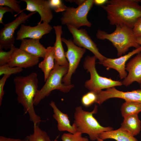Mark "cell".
I'll return each instance as SVG.
<instances>
[{
	"label": "cell",
	"mask_w": 141,
	"mask_h": 141,
	"mask_svg": "<svg viewBox=\"0 0 141 141\" xmlns=\"http://www.w3.org/2000/svg\"><path fill=\"white\" fill-rule=\"evenodd\" d=\"M120 127L133 137L138 135L141 129V122L138 114L129 115L124 118Z\"/></svg>",
	"instance_id": "obj_20"
},
{
	"label": "cell",
	"mask_w": 141,
	"mask_h": 141,
	"mask_svg": "<svg viewBox=\"0 0 141 141\" xmlns=\"http://www.w3.org/2000/svg\"><path fill=\"white\" fill-rule=\"evenodd\" d=\"M39 58L32 56L19 48H16L7 64L11 67L26 68L37 64Z\"/></svg>",
	"instance_id": "obj_15"
},
{
	"label": "cell",
	"mask_w": 141,
	"mask_h": 141,
	"mask_svg": "<svg viewBox=\"0 0 141 141\" xmlns=\"http://www.w3.org/2000/svg\"><path fill=\"white\" fill-rule=\"evenodd\" d=\"M82 134L78 132L74 134L64 133L62 136L61 139L62 141H89L87 138L83 137Z\"/></svg>",
	"instance_id": "obj_26"
},
{
	"label": "cell",
	"mask_w": 141,
	"mask_h": 141,
	"mask_svg": "<svg viewBox=\"0 0 141 141\" xmlns=\"http://www.w3.org/2000/svg\"><path fill=\"white\" fill-rule=\"evenodd\" d=\"M36 12L27 14L24 12L12 21L4 24V27L0 31V49H10L15 43L14 34L15 31L21 24Z\"/></svg>",
	"instance_id": "obj_9"
},
{
	"label": "cell",
	"mask_w": 141,
	"mask_h": 141,
	"mask_svg": "<svg viewBox=\"0 0 141 141\" xmlns=\"http://www.w3.org/2000/svg\"><path fill=\"white\" fill-rule=\"evenodd\" d=\"M96 57L93 56H87L85 58L83 67L90 74V79L85 81V87L90 91L94 92L117 86L122 85V82L113 80L100 76L97 73L95 67Z\"/></svg>",
	"instance_id": "obj_6"
},
{
	"label": "cell",
	"mask_w": 141,
	"mask_h": 141,
	"mask_svg": "<svg viewBox=\"0 0 141 141\" xmlns=\"http://www.w3.org/2000/svg\"><path fill=\"white\" fill-rule=\"evenodd\" d=\"M96 96L95 103L99 105L107 100L112 98L124 99L125 101L134 102L141 103V89L131 91L124 92L119 90L115 87L101 90L95 92Z\"/></svg>",
	"instance_id": "obj_11"
},
{
	"label": "cell",
	"mask_w": 141,
	"mask_h": 141,
	"mask_svg": "<svg viewBox=\"0 0 141 141\" xmlns=\"http://www.w3.org/2000/svg\"><path fill=\"white\" fill-rule=\"evenodd\" d=\"M49 104L53 109V117L57 122V130L60 132L67 131L73 134L76 133V126L73 123L70 124L68 115L61 111L54 101H51Z\"/></svg>",
	"instance_id": "obj_17"
},
{
	"label": "cell",
	"mask_w": 141,
	"mask_h": 141,
	"mask_svg": "<svg viewBox=\"0 0 141 141\" xmlns=\"http://www.w3.org/2000/svg\"><path fill=\"white\" fill-rule=\"evenodd\" d=\"M14 82L18 102L21 104L25 114L28 113L33 125H38L42 121L36 113L34 101L39 90L38 75L33 72L25 76L15 77Z\"/></svg>",
	"instance_id": "obj_2"
},
{
	"label": "cell",
	"mask_w": 141,
	"mask_h": 141,
	"mask_svg": "<svg viewBox=\"0 0 141 141\" xmlns=\"http://www.w3.org/2000/svg\"><path fill=\"white\" fill-rule=\"evenodd\" d=\"M54 141H58L56 139H55V140H54Z\"/></svg>",
	"instance_id": "obj_40"
},
{
	"label": "cell",
	"mask_w": 141,
	"mask_h": 141,
	"mask_svg": "<svg viewBox=\"0 0 141 141\" xmlns=\"http://www.w3.org/2000/svg\"><path fill=\"white\" fill-rule=\"evenodd\" d=\"M53 28L56 35L55 41L53 46L55 62L60 66H68V62L66 58L62 44V26L57 25L54 26Z\"/></svg>",
	"instance_id": "obj_18"
},
{
	"label": "cell",
	"mask_w": 141,
	"mask_h": 141,
	"mask_svg": "<svg viewBox=\"0 0 141 141\" xmlns=\"http://www.w3.org/2000/svg\"><path fill=\"white\" fill-rule=\"evenodd\" d=\"M121 115L124 118L129 115L138 114L141 111V103L125 101L121 106Z\"/></svg>",
	"instance_id": "obj_23"
},
{
	"label": "cell",
	"mask_w": 141,
	"mask_h": 141,
	"mask_svg": "<svg viewBox=\"0 0 141 141\" xmlns=\"http://www.w3.org/2000/svg\"><path fill=\"white\" fill-rule=\"evenodd\" d=\"M46 49V54L43 60L38 64V67L44 73L45 81L47 79L55 65L53 46H49Z\"/></svg>",
	"instance_id": "obj_21"
},
{
	"label": "cell",
	"mask_w": 141,
	"mask_h": 141,
	"mask_svg": "<svg viewBox=\"0 0 141 141\" xmlns=\"http://www.w3.org/2000/svg\"><path fill=\"white\" fill-rule=\"evenodd\" d=\"M36 57L44 58L46 52V48L40 42L39 39H24L21 40L19 48Z\"/></svg>",
	"instance_id": "obj_19"
},
{
	"label": "cell",
	"mask_w": 141,
	"mask_h": 141,
	"mask_svg": "<svg viewBox=\"0 0 141 141\" xmlns=\"http://www.w3.org/2000/svg\"><path fill=\"white\" fill-rule=\"evenodd\" d=\"M115 31L111 33L98 30L96 37L102 40L107 39L110 41L116 48L118 56L125 54L130 48H137L140 46L137 42L132 28L125 26L116 25Z\"/></svg>",
	"instance_id": "obj_4"
},
{
	"label": "cell",
	"mask_w": 141,
	"mask_h": 141,
	"mask_svg": "<svg viewBox=\"0 0 141 141\" xmlns=\"http://www.w3.org/2000/svg\"><path fill=\"white\" fill-rule=\"evenodd\" d=\"M68 69V66H60L55 62L54 68L45 84L38 90L34 98V105H38L42 100L49 96L54 90H57L63 92L67 93L74 87L73 85H66L62 83V79L67 73Z\"/></svg>",
	"instance_id": "obj_5"
},
{
	"label": "cell",
	"mask_w": 141,
	"mask_h": 141,
	"mask_svg": "<svg viewBox=\"0 0 141 141\" xmlns=\"http://www.w3.org/2000/svg\"><path fill=\"white\" fill-rule=\"evenodd\" d=\"M108 0H94V4L102 6L107 3Z\"/></svg>",
	"instance_id": "obj_35"
},
{
	"label": "cell",
	"mask_w": 141,
	"mask_h": 141,
	"mask_svg": "<svg viewBox=\"0 0 141 141\" xmlns=\"http://www.w3.org/2000/svg\"><path fill=\"white\" fill-rule=\"evenodd\" d=\"M26 141H29L27 137L26 138Z\"/></svg>",
	"instance_id": "obj_39"
},
{
	"label": "cell",
	"mask_w": 141,
	"mask_h": 141,
	"mask_svg": "<svg viewBox=\"0 0 141 141\" xmlns=\"http://www.w3.org/2000/svg\"><path fill=\"white\" fill-rule=\"evenodd\" d=\"M7 12H10L13 14L14 11L10 8L7 6H0V23L4 24L3 21L4 15Z\"/></svg>",
	"instance_id": "obj_33"
},
{
	"label": "cell",
	"mask_w": 141,
	"mask_h": 141,
	"mask_svg": "<svg viewBox=\"0 0 141 141\" xmlns=\"http://www.w3.org/2000/svg\"><path fill=\"white\" fill-rule=\"evenodd\" d=\"M137 42L141 46V36L136 37Z\"/></svg>",
	"instance_id": "obj_37"
},
{
	"label": "cell",
	"mask_w": 141,
	"mask_h": 141,
	"mask_svg": "<svg viewBox=\"0 0 141 141\" xmlns=\"http://www.w3.org/2000/svg\"><path fill=\"white\" fill-rule=\"evenodd\" d=\"M97 141H104V140H102L99 138H98L97 140Z\"/></svg>",
	"instance_id": "obj_38"
},
{
	"label": "cell",
	"mask_w": 141,
	"mask_h": 141,
	"mask_svg": "<svg viewBox=\"0 0 141 141\" xmlns=\"http://www.w3.org/2000/svg\"><path fill=\"white\" fill-rule=\"evenodd\" d=\"M61 39L67 47V51L65 53L69 64L68 72L63 78L62 82L66 85H69L71 84L72 76L75 72L86 49L77 46L71 39L64 38H62Z\"/></svg>",
	"instance_id": "obj_8"
},
{
	"label": "cell",
	"mask_w": 141,
	"mask_h": 141,
	"mask_svg": "<svg viewBox=\"0 0 141 141\" xmlns=\"http://www.w3.org/2000/svg\"><path fill=\"white\" fill-rule=\"evenodd\" d=\"M10 75H4L0 80V105L2 103L3 97L4 95V87L5 82L7 79L10 77Z\"/></svg>",
	"instance_id": "obj_31"
},
{
	"label": "cell",
	"mask_w": 141,
	"mask_h": 141,
	"mask_svg": "<svg viewBox=\"0 0 141 141\" xmlns=\"http://www.w3.org/2000/svg\"><path fill=\"white\" fill-rule=\"evenodd\" d=\"M138 0H111L101 7L107 13L111 25L125 26L133 28L141 17V5Z\"/></svg>",
	"instance_id": "obj_1"
},
{
	"label": "cell",
	"mask_w": 141,
	"mask_h": 141,
	"mask_svg": "<svg viewBox=\"0 0 141 141\" xmlns=\"http://www.w3.org/2000/svg\"><path fill=\"white\" fill-rule=\"evenodd\" d=\"M98 106L95 105L91 111L84 110L81 106L77 107L74 114V124L77 132L87 134L92 141L97 140L102 132L113 130L111 127L102 126L94 117L93 115L98 111Z\"/></svg>",
	"instance_id": "obj_3"
},
{
	"label": "cell",
	"mask_w": 141,
	"mask_h": 141,
	"mask_svg": "<svg viewBox=\"0 0 141 141\" xmlns=\"http://www.w3.org/2000/svg\"><path fill=\"white\" fill-rule=\"evenodd\" d=\"M93 0H85L81 5L76 8L67 7L63 12L60 18L63 25L70 26L79 29L81 26L90 27L92 24L87 19V14L94 4Z\"/></svg>",
	"instance_id": "obj_7"
},
{
	"label": "cell",
	"mask_w": 141,
	"mask_h": 141,
	"mask_svg": "<svg viewBox=\"0 0 141 141\" xmlns=\"http://www.w3.org/2000/svg\"><path fill=\"white\" fill-rule=\"evenodd\" d=\"M67 26L73 36L74 43L79 47L87 49L91 52L99 60L98 63L102 62L107 58L99 52L97 45L85 29H77L70 26Z\"/></svg>",
	"instance_id": "obj_10"
},
{
	"label": "cell",
	"mask_w": 141,
	"mask_h": 141,
	"mask_svg": "<svg viewBox=\"0 0 141 141\" xmlns=\"http://www.w3.org/2000/svg\"><path fill=\"white\" fill-rule=\"evenodd\" d=\"M20 2L16 0H0V6H7L11 8L14 12L17 13L14 15L16 17L22 10L19 5Z\"/></svg>",
	"instance_id": "obj_25"
},
{
	"label": "cell",
	"mask_w": 141,
	"mask_h": 141,
	"mask_svg": "<svg viewBox=\"0 0 141 141\" xmlns=\"http://www.w3.org/2000/svg\"><path fill=\"white\" fill-rule=\"evenodd\" d=\"M99 138L103 140L111 139L117 141H138L134 137L120 127L116 130L103 132L99 135Z\"/></svg>",
	"instance_id": "obj_22"
},
{
	"label": "cell",
	"mask_w": 141,
	"mask_h": 141,
	"mask_svg": "<svg viewBox=\"0 0 141 141\" xmlns=\"http://www.w3.org/2000/svg\"><path fill=\"white\" fill-rule=\"evenodd\" d=\"M132 30L134 34L136 37L141 36V17L137 20Z\"/></svg>",
	"instance_id": "obj_32"
},
{
	"label": "cell",
	"mask_w": 141,
	"mask_h": 141,
	"mask_svg": "<svg viewBox=\"0 0 141 141\" xmlns=\"http://www.w3.org/2000/svg\"><path fill=\"white\" fill-rule=\"evenodd\" d=\"M49 3L51 9H53L56 13L63 12L67 7L61 0H49Z\"/></svg>",
	"instance_id": "obj_30"
},
{
	"label": "cell",
	"mask_w": 141,
	"mask_h": 141,
	"mask_svg": "<svg viewBox=\"0 0 141 141\" xmlns=\"http://www.w3.org/2000/svg\"><path fill=\"white\" fill-rule=\"evenodd\" d=\"M16 48L13 45L8 51H5L2 49H0V66L8 63Z\"/></svg>",
	"instance_id": "obj_27"
},
{
	"label": "cell",
	"mask_w": 141,
	"mask_h": 141,
	"mask_svg": "<svg viewBox=\"0 0 141 141\" xmlns=\"http://www.w3.org/2000/svg\"><path fill=\"white\" fill-rule=\"evenodd\" d=\"M26 139L23 140L20 139H14L7 138L3 136H0V141H26Z\"/></svg>",
	"instance_id": "obj_34"
},
{
	"label": "cell",
	"mask_w": 141,
	"mask_h": 141,
	"mask_svg": "<svg viewBox=\"0 0 141 141\" xmlns=\"http://www.w3.org/2000/svg\"><path fill=\"white\" fill-rule=\"evenodd\" d=\"M20 1L24 2L26 4V8L22 10L20 13L25 10L31 12H38L41 18L40 21L38 23H41L42 21L49 23L52 19L53 15L48 1L21 0Z\"/></svg>",
	"instance_id": "obj_14"
},
{
	"label": "cell",
	"mask_w": 141,
	"mask_h": 141,
	"mask_svg": "<svg viewBox=\"0 0 141 141\" xmlns=\"http://www.w3.org/2000/svg\"><path fill=\"white\" fill-rule=\"evenodd\" d=\"M96 99V96L95 93L90 91L83 96L81 101L84 106L87 107L95 103Z\"/></svg>",
	"instance_id": "obj_28"
},
{
	"label": "cell",
	"mask_w": 141,
	"mask_h": 141,
	"mask_svg": "<svg viewBox=\"0 0 141 141\" xmlns=\"http://www.w3.org/2000/svg\"><path fill=\"white\" fill-rule=\"evenodd\" d=\"M85 0H66V1H67L70 2H74L76 3L78 6L82 5L85 1Z\"/></svg>",
	"instance_id": "obj_36"
},
{
	"label": "cell",
	"mask_w": 141,
	"mask_h": 141,
	"mask_svg": "<svg viewBox=\"0 0 141 141\" xmlns=\"http://www.w3.org/2000/svg\"><path fill=\"white\" fill-rule=\"evenodd\" d=\"M140 89H141V84H140Z\"/></svg>",
	"instance_id": "obj_41"
},
{
	"label": "cell",
	"mask_w": 141,
	"mask_h": 141,
	"mask_svg": "<svg viewBox=\"0 0 141 141\" xmlns=\"http://www.w3.org/2000/svg\"><path fill=\"white\" fill-rule=\"evenodd\" d=\"M33 133L27 136L29 141H51L46 132L42 130L38 125H33Z\"/></svg>",
	"instance_id": "obj_24"
},
{
	"label": "cell",
	"mask_w": 141,
	"mask_h": 141,
	"mask_svg": "<svg viewBox=\"0 0 141 141\" xmlns=\"http://www.w3.org/2000/svg\"><path fill=\"white\" fill-rule=\"evenodd\" d=\"M128 72L126 77L122 81V85L127 86L136 81L141 84V53L131 59L126 66Z\"/></svg>",
	"instance_id": "obj_16"
},
{
	"label": "cell",
	"mask_w": 141,
	"mask_h": 141,
	"mask_svg": "<svg viewBox=\"0 0 141 141\" xmlns=\"http://www.w3.org/2000/svg\"><path fill=\"white\" fill-rule=\"evenodd\" d=\"M53 29L49 23L43 22L34 26L21 25L17 33L16 40H21L26 38L40 39L43 36L50 33Z\"/></svg>",
	"instance_id": "obj_12"
},
{
	"label": "cell",
	"mask_w": 141,
	"mask_h": 141,
	"mask_svg": "<svg viewBox=\"0 0 141 141\" xmlns=\"http://www.w3.org/2000/svg\"><path fill=\"white\" fill-rule=\"evenodd\" d=\"M141 52V46L136 48L127 54L117 58H106L102 62L99 64L109 68L114 69L118 72L120 79H124L127 76L126 71V63L127 61L133 55Z\"/></svg>",
	"instance_id": "obj_13"
},
{
	"label": "cell",
	"mask_w": 141,
	"mask_h": 141,
	"mask_svg": "<svg viewBox=\"0 0 141 141\" xmlns=\"http://www.w3.org/2000/svg\"><path fill=\"white\" fill-rule=\"evenodd\" d=\"M23 68L19 67H11L7 64L0 66V75H10L13 74L20 73Z\"/></svg>",
	"instance_id": "obj_29"
}]
</instances>
